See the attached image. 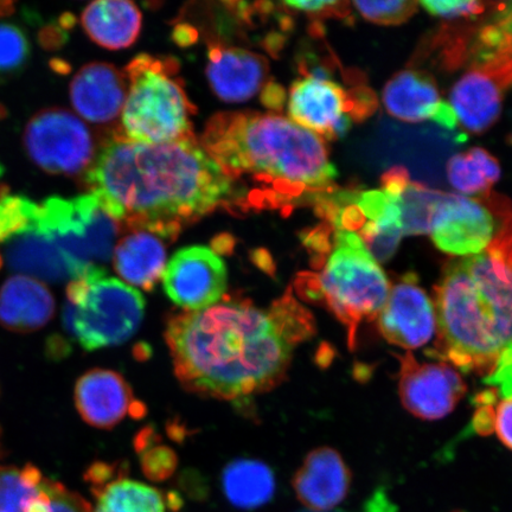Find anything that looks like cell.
<instances>
[{
    "mask_svg": "<svg viewBox=\"0 0 512 512\" xmlns=\"http://www.w3.org/2000/svg\"><path fill=\"white\" fill-rule=\"evenodd\" d=\"M201 140L232 181L233 209H287L335 192L338 174L323 139L280 115L216 114Z\"/></svg>",
    "mask_w": 512,
    "mask_h": 512,
    "instance_id": "obj_3",
    "label": "cell"
},
{
    "mask_svg": "<svg viewBox=\"0 0 512 512\" xmlns=\"http://www.w3.org/2000/svg\"><path fill=\"white\" fill-rule=\"evenodd\" d=\"M37 204L19 196L0 195V242H6L28 226Z\"/></svg>",
    "mask_w": 512,
    "mask_h": 512,
    "instance_id": "obj_33",
    "label": "cell"
},
{
    "mask_svg": "<svg viewBox=\"0 0 512 512\" xmlns=\"http://www.w3.org/2000/svg\"><path fill=\"white\" fill-rule=\"evenodd\" d=\"M75 405L89 426L110 430L128 414H143L130 384L117 371L93 369L82 375L75 387Z\"/></svg>",
    "mask_w": 512,
    "mask_h": 512,
    "instance_id": "obj_16",
    "label": "cell"
},
{
    "mask_svg": "<svg viewBox=\"0 0 512 512\" xmlns=\"http://www.w3.org/2000/svg\"><path fill=\"white\" fill-rule=\"evenodd\" d=\"M351 473L341 454L330 447L309 453L293 478L297 498L307 509L329 511L348 496Z\"/></svg>",
    "mask_w": 512,
    "mask_h": 512,
    "instance_id": "obj_19",
    "label": "cell"
},
{
    "mask_svg": "<svg viewBox=\"0 0 512 512\" xmlns=\"http://www.w3.org/2000/svg\"><path fill=\"white\" fill-rule=\"evenodd\" d=\"M267 89L265 88L264 95H262V100H264L265 104L268 107L275 108V110H279L281 106H283L285 102V92L283 88H280L277 85H267Z\"/></svg>",
    "mask_w": 512,
    "mask_h": 512,
    "instance_id": "obj_40",
    "label": "cell"
},
{
    "mask_svg": "<svg viewBox=\"0 0 512 512\" xmlns=\"http://www.w3.org/2000/svg\"><path fill=\"white\" fill-rule=\"evenodd\" d=\"M373 100L367 88L351 94L330 78L305 75L291 87L288 115L294 124L319 138L336 140L347 136L352 119L361 120L374 110Z\"/></svg>",
    "mask_w": 512,
    "mask_h": 512,
    "instance_id": "obj_10",
    "label": "cell"
},
{
    "mask_svg": "<svg viewBox=\"0 0 512 512\" xmlns=\"http://www.w3.org/2000/svg\"><path fill=\"white\" fill-rule=\"evenodd\" d=\"M95 498L93 512H168V496L127 477L126 465L95 463L86 472ZM171 510V509H170Z\"/></svg>",
    "mask_w": 512,
    "mask_h": 512,
    "instance_id": "obj_18",
    "label": "cell"
},
{
    "mask_svg": "<svg viewBox=\"0 0 512 512\" xmlns=\"http://www.w3.org/2000/svg\"><path fill=\"white\" fill-rule=\"evenodd\" d=\"M382 100L388 113L405 123L430 120L448 131L458 126L453 108L441 99L434 80L418 70H402L394 75L383 89Z\"/></svg>",
    "mask_w": 512,
    "mask_h": 512,
    "instance_id": "obj_15",
    "label": "cell"
},
{
    "mask_svg": "<svg viewBox=\"0 0 512 512\" xmlns=\"http://www.w3.org/2000/svg\"><path fill=\"white\" fill-rule=\"evenodd\" d=\"M228 272L219 254L203 246L181 249L166 264V296L188 312L208 309L226 296Z\"/></svg>",
    "mask_w": 512,
    "mask_h": 512,
    "instance_id": "obj_11",
    "label": "cell"
},
{
    "mask_svg": "<svg viewBox=\"0 0 512 512\" xmlns=\"http://www.w3.org/2000/svg\"><path fill=\"white\" fill-rule=\"evenodd\" d=\"M399 394L408 412L426 420L444 418L465 394L462 377L446 363H420L400 356Z\"/></svg>",
    "mask_w": 512,
    "mask_h": 512,
    "instance_id": "obj_12",
    "label": "cell"
},
{
    "mask_svg": "<svg viewBox=\"0 0 512 512\" xmlns=\"http://www.w3.org/2000/svg\"><path fill=\"white\" fill-rule=\"evenodd\" d=\"M0 452H2V446H0Z\"/></svg>",
    "mask_w": 512,
    "mask_h": 512,
    "instance_id": "obj_42",
    "label": "cell"
},
{
    "mask_svg": "<svg viewBox=\"0 0 512 512\" xmlns=\"http://www.w3.org/2000/svg\"><path fill=\"white\" fill-rule=\"evenodd\" d=\"M85 183L115 221L168 241L219 207L233 209L232 181L195 137L143 144L117 134L96 153Z\"/></svg>",
    "mask_w": 512,
    "mask_h": 512,
    "instance_id": "obj_2",
    "label": "cell"
},
{
    "mask_svg": "<svg viewBox=\"0 0 512 512\" xmlns=\"http://www.w3.org/2000/svg\"><path fill=\"white\" fill-rule=\"evenodd\" d=\"M484 383L489 388L477 396L475 430L484 435L496 432L512 450V347L503 351Z\"/></svg>",
    "mask_w": 512,
    "mask_h": 512,
    "instance_id": "obj_26",
    "label": "cell"
},
{
    "mask_svg": "<svg viewBox=\"0 0 512 512\" xmlns=\"http://www.w3.org/2000/svg\"><path fill=\"white\" fill-rule=\"evenodd\" d=\"M430 234L440 251L457 256L478 255L494 239L495 219L482 203L443 192L434 211Z\"/></svg>",
    "mask_w": 512,
    "mask_h": 512,
    "instance_id": "obj_13",
    "label": "cell"
},
{
    "mask_svg": "<svg viewBox=\"0 0 512 512\" xmlns=\"http://www.w3.org/2000/svg\"><path fill=\"white\" fill-rule=\"evenodd\" d=\"M23 144L32 162L53 175H80L91 168L96 156L85 121L60 107L34 115L25 127Z\"/></svg>",
    "mask_w": 512,
    "mask_h": 512,
    "instance_id": "obj_9",
    "label": "cell"
},
{
    "mask_svg": "<svg viewBox=\"0 0 512 512\" xmlns=\"http://www.w3.org/2000/svg\"><path fill=\"white\" fill-rule=\"evenodd\" d=\"M367 21L381 25H399L411 18L418 3L409 0H389V2H354Z\"/></svg>",
    "mask_w": 512,
    "mask_h": 512,
    "instance_id": "obj_34",
    "label": "cell"
},
{
    "mask_svg": "<svg viewBox=\"0 0 512 512\" xmlns=\"http://www.w3.org/2000/svg\"><path fill=\"white\" fill-rule=\"evenodd\" d=\"M332 252L319 274L299 275L296 291L306 302L323 304L348 330L350 348L364 320H373L390 290L386 273L350 230L335 229Z\"/></svg>",
    "mask_w": 512,
    "mask_h": 512,
    "instance_id": "obj_5",
    "label": "cell"
},
{
    "mask_svg": "<svg viewBox=\"0 0 512 512\" xmlns=\"http://www.w3.org/2000/svg\"><path fill=\"white\" fill-rule=\"evenodd\" d=\"M364 512H398L396 505L382 489L377 490L369 499Z\"/></svg>",
    "mask_w": 512,
    "mask_h": 512,
    "instance_id": "obj_39",
    "label": "cell"
},
{
    "mask_svg": "<svg viewBox=\"0 0 512 512\" xmlns=\"http://www.w3.org/2000/svg\"><path fill=\"white\" fill-rule=\"evenodd\" d=\"M6 243V261L12 271L49 283L74 279L72 268L63 254L30 222Z\"/></svg>",
    "mask_w": 512,
    "mask_h": 512,
    "instance_id": "obj_23",
    "label": "cell"
},
{
    "mask_svg": "<svg viewBox=\"0 0 512 512\" xmlns=\"http://www.w3.org/2000/svg\"><path fill=\"white\" fill-rule=\"evenodd\" d=\"M128 83L112 64L95 62L82 67L70 82V101L82 120L95 125L113 123L125 105Z\"/></svg>",
    "mask_w": 512,
    "mask_h": 512,
    "instance_id": "obj_17",
    "label": "cell"
},
{
    "mask_svg": "<svg viewBox=\"0 0 512 512\" xmlns=\"http://www.w3.org/2000/svg\"><path fill=\"white\" fill-rule=\"evenodd\" d=\"M274 472L260 460L235 459L222 472L223 494L241 510H254L272 501L275 494Z\"/></svg>",
    "mask_w": 512,
    "mask_h": 512,
    "instance_id": "obj_28",
    "label": "cell"
},
{
    "mask_svg": "<svg viewBox=\"0 0 512 512\" xmlns=\"http://www.w3.org/2000/svg\"><path fill=\"white\" fill-rule=\"evenodd\" d=\"M315 332L311 312L288 290L268 309L224 296L208 309L172 316L164 336L185 389L236 400L283 382L294 349Z\"/></svg>",
    "mask_w": 512,
    "mask_h": 512,
    "instance_id": "obj_1",
    "label": "cell"
},
{
    "mask_svg": "<svg viewBox=\"0 0 512 512\" xmlns=\"http://www.w3.org/2000/svg\"><path fill=\"white\" fill-rule=\"evenodd\" d=\"M434 310L433 356L464 371L490 373L512 347V215L484 252L446 266Z\"/></svg>",
    "mask_w": 512,
    "mask_h": 512,
    "instance_id": "obj_4",
    "label": "cell"
},
{
    "mask_svg": "<svg viewBox=\"0 0 512 512\" xmlns=\"http://www.w3.org/2000/svg\"><path fill=\"white\" fill-rule=\"evenodd\" d=\"M382 188L398 196L403 235L430 234L434 211L443 192L412 182L401 166L382 177Z\"/></svg>",
    "mask_w": 512,
    "mask_h": 512,
    "instance_id": "obj_29",
    "label": "cell"
},
{
    "mask_svg": "<svg viewBox=\"0 0 512 512\" xmlns=\"http://www.w3.org/2000/svg\"><path fill=\"white\" fill-rule=\"evenodd\" d=\"M174 60L138 55L125 68L128 92L121 128L132 142L166 144L194 137L192 105Z\"/></svg>",
    "mask_w": 512,
    "mask_h": 512,
    "instance_id": "obj_6",
    "label": "cell"
},
{
    "mask_svg": "<svg viewBox=\"0 0 512 512\" xmlns=\"http://www.w3.org/2000/svg\"><path fill=\"white\" fill-rule=\"evenodd\" d=\"M503 91L482 70L465 74L453 86L448 104L458 124L467 132L483 133L494 125L502 112Z\"/></svg>",
    "mask_w": 512,
    "mask_h": 512,
    "instance_id": "obj_24",
    "label": "cell"
},
{
    "mask_svg": "<svg viewBox=\"0 0 512 512\" xmlns=\"http://www.w3.org/2000/svg\"><path fill=\"white\" fill-rule=\"evenodd\" d=\"M354 202L363 217L357 235L364 246L377 262L392 259L403 236L398 196L382 188L357 192Z\"/></svg>",
    "mask_w": 512,
    "mask_h": 512,
    "instance_id": "obj_22",
    "label": "cell"
},
{
    "mask_svg": "<svg viewBox=\"0 0 512 512\" xmlns=\"http://www.w3.org/2000/svg\"><path fill=\"white\" fill-rule=\"evenodd\" d=\"M54 243L79 279L111 259L119 223L93 194L51 197L37 204L30 221Z\"/></svg>",
    "mask_w": 512,
    "mask_h": 512,
    "instance_id": "obj_8",
    "label": "cell"
},
{
    "mask_svg": "<svg viewBox=\"0 0 512 512\" xmlns=\"http://www.w3.org/2000/svg\"><path fill=\"white\" fill-rule=\"evenodd\" d=\"M144 315L145 299L137 288L107 277L102 267H93L69 281L62 323L83 349L94 351L127 342Z\"/></svg>",
    "mask_w": 512,
    "mask_h": 512,
    "instance_id": "obj_7",
    "label": "cell"
},
{
    "mask_svg": "<svg viewBox=\"0 0 512 512\" xmlns=\"http://www.w3.org/2000/svg\"><path fill=\"white\" fill-rule=\"evenodd\" d=\"M53 293L41 280L15 275L0 288V324L17 334L46 326L55 315Z\"/></svg>",
    "mask_w": 512,
    "mask_h": 512,
    "instance_id": "obj_21",
    "label": "cell"
},
{
    "mask_svg": "<svg viewBox=\"0 0 512 512\" xmlns=\"http://www.w3.org/2000/svg\"><path fill=\"white\" fill-rule=\"evenodd\" d=\"M143 17L136 5L125 0H101L82 12L83 29L100 47L119 50L131 47L142 30Z\"/></svg>",
    "mask_w": 512,
    "mask_h": 512,
    "instance_id": "obj_27",
    "label": "cell"
},
{
    "mask_svg": "<svg viewBox=\"0 0 512 512\" xmlns=\"http://www.w3.org/2000/svg\"><path fill=\"white\" fill-rule=\"evenodd\" d=\"M3 175V168H2V165H0V176Z\"/></svg>",
    "mask_w": 512,
    "mask_h": 512,
    "instance_id": "obj_41",
    "label": "cell"
},
{
    "mask_svg": "<svg viewBox=\"0 0 512 512\" xmlns=\"http://www.w3.org/2000/svg\"><path fill=\"white\" fill-rule=\"evenodd\" d=\"M164 241L147 230H131L114 249L115 271L127 284L152 292L166 267Z\"/></svg>",
    "mask_w": 512,
    "mask_h": 512,
    "instance_id": "obj_25",
    "label": "cell"
},
{
    "mask_svg": "<svg viewBox=\"0 0 512 512\" xmlns=\"http://www.w3.org/2000/svg\"><path fill=\"white\" fill-rule=\"evenodd\" d=\"M284 5L292 10L306 12V14L310 15H332L336 14V12H341L342 15L345 14V11L341 10L343 6L342 3L326 2V0H313V2H306V0H303V2H286Z\"/></svg>",
    "mask_w": 512,
    "mask_h": 512,
    "instance_id": "obj_38",
    "label": "cell"
},
{
    "mask_svg": "<svg viewBox=\"0 0 512 512\" xmlns=\"http://www.w3.org/2000/svg\"><path fill=\"white\" fill-rule=\"evenodd\" d=\"M270 67L264 56L240 48L211 46L207 76L211 89L226 102L252 99L266 86Z\"/></svg>",
    "mask_w": 512,
    "mask_h": 512,
    "instance_id": "obj_20",
    "label": "cell"
},
{
    "mask_svg": "<svg viewBox=\"0 0 512 512\" xmlns=\"http://www.w3.org/2000/svg\"><path fill=\"white\" fill-rule=\"evenodd\" d=\"M43 479L32 465L0 466V512H24L40 495Z\"/></svg>",
    "mask_w": 512,
    "mask_h": 512,
    "instance_id": "obj_31",
    "label": "cell"
},
{
    "mask_svg": "<svg viewBox=\"0 0 512 512\" xmlns=\"http://www.w3.org/2000/svg\"><path fill=\"white\" fill-rule=\"evenodd\" d=\"M446 171L452 187L467 196L485 194L501 178L498 160L480 147L453 156Z\"/></svg>",
    "mask_w": 512,
    "mask_h": 512,
    "instance_id": "obj_30",
    "label": "cell"
},
{
    "mask_svg": "<svg viewBox=\"0 0 512 512\" xmlns=\"http://www.w3.org/2000/svg\"><path fill=\"white\" fill-rule=\"evenodd\" d=\"M29 43L15 25L0 23V74L15 72L27 61Z\"/></svg>",
    "mask_w": 512,
    "mask_h": 512,
    "instance_id": "obj_35",
    "label": "cell"
},
{
    "mask_svg": "<svg viewBox=\"0 0 512 512\" xmlns=\"http://www.w3.org/2000/svg\"><path fill=\"white\" fill-rule=\"evenodd\" d=\"M51 499L50 512H93V507L78 492L70 491L55 480L46 479Z\"/></svg>",
    "mask_w": 512,
    "mask_h": 512,
    "instance_id": "obj_36",
    "label": "cell"
},
{
    "mask_svg": "<svg viewBox=\"0 0 512 512\" xmlns=\"http://www.w3.org/2000/svg\"><path fill=\"white\" fill-rule=\"evenodd\" d=\"M435 310L414 274H407L390 288L379 313L381 334L403 349L420 348L435 332Z\"/></svg>",
    "mask_w": 512,
    "mask_h": 512,
    "instance_id": "obj_14",
    "label": "cell"
},
{
    "mask_svg": "<svg viewBox=\"0 0 512 512\" xmlns=\"http://www.w3.org/2000/svg\"><path fill=\"white\" fill-rule=\"evenodd\" d=\"M420 5L431 15L444 19L473 17L482 14L484 4L479 2H459V0H425Z\"/></svg>",
    "mask_w": 512,
    "mask_h": 512,
    "instance_id": "obj_37",
    "label": "cell"
},
{
    "mask_svg": "<svg viewBox=\"0 0 512 512\" xmlns=\"http://www.w3.org/2000/svg\"><path fill=\"white\" fill-rule=\"evenodd\" d=\"M155 439L151 430L144 431L142 437L138 438L137 451L144 475L152 482L159 483L174 475L178 460L170 447L153 444Z\"/></svg>",
    "mask_w": 512,
    "mask_h": 512,
    "instance_id": "obj_32",
    "label": "cell"
}]
</instances>
